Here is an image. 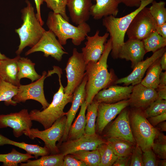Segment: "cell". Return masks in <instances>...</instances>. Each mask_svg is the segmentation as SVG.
I'll list each match as a JSON object with an SVG mask.
<instances>
[{
    "instance_id": "cell-15",
    "label": "cell",
    "mask_w": 166,
    "mask_h": 166,
    "mask_svg": "<svg viewBox=\"0 0 166 166\" xmlns=\"http://www.w3.org/2000/svg\"><path fill=\"white\" fill-rule=\"evenodd\" d=\"M129 105L128 99L113 103H99L96 124L97 132L101 134L107 125Z\"/></svg>"
},
{
    "instance_id": "cell-10",
    "label": "cell",
    "mask_w": 166,
    "mask_h": 166,
    "mask_svg": "<svg viewBox=\"0 0 166 166\" xmlns=\"http://www.w3.org/2000/svg\"><path fill=\"white\" fill-rule=\"evenodd\" d=\"M47 73L43 71L41 78L35 82L28 85H20L18 87L17 93L12 99L17 103L25 102L28 100H33L39 102L44 109L49 105L45 96L44 82Z\"/></svg>"
},
{
    "instance_id": "cell-34",
    "label": "cell",
    "mask_w": 166,
    "mask_h": 166,
    "mask_svg": "<svg viewBox=\"0 0 166 166\" xmlns=\"http://www.w3.org/2000/svg\"><path fill=\"white\" fill-rule=\"evenodd\" d=\"M99 103L93 101L88 104L87 107V114L86 116L85 134L93 135L96 133V119L97 115V109Z\"/></svg>"
},
{
    "instance_id": "cell-9",
    "label": "cell",
    "mask_w": 166,
    "mask_h": 166,
    "mask_svg": "<svg viewBox=\"0 0 166 166\" xmlns=\"http://www.w3.org/2000/svg\"><path fill=\"white\" fill-rule=\"evenodd\" d=\"M157 25L149 8L146 6L134 17L126 34L129 39L142 41L156 31Z\"/></svg>"
},
{
    "instance_id": "cell-35",
    "label": "cell",
    "mask_w": 166,
    "mask_h": 166,
    "mask_svg": "<svg viewBox=\"0 0 166 166\" xmlns=\"http://www.w3.org/2000/svg\"><path fill=\"white\" fill-rule=\"evenodd\" d=\"M71 154L84 162L87 166H99L101 157L97 149L92 151L80 150Z\"/></svg>"
},
{
    "instance_id": "cell-21",
    "label": "cell",
    "mask_w": 166,
    "mask_h": 166,
    "mask_svg": "<svg viewBox=\"0 0 166 166\" xmlns=\"http://www.w3.org/2000/svg\"><path fill=\"white\" fill-rule=\"evenodd\" d=\"M87 81L86 74L80 85L77 87L73 93V99L71 107L67 112L66 122L65 128L63 136L59 143L67 140L69 130L72 122L80 106L85 100L86 97L85 85Z\"/></svg>"
},
{
    "instance_id": "cell-43",
    "label": "cell",
    "mask_w": 166,
    "mask_h": 166,
    "mask_svg": "<svg viewBox=\"0 0 166 166\" xmlns=\"http://www.w3.org/2000/svg\"><path fill=\"white\" fill-rule=\"evenodd\" d=\"M63 166H87L83 161L76 158L72 154L64 156Z\"/></svg>"
},
{
    "instance_id": "cell-25",
    "label": "cell",
    "mask_w": 166,
    "mask_h": 166,
    "mask_svg": "<svg viewBox=\"0 0 166 166\" xmlns=\"http://www.w3.org/2000/svg\"><path fill=\"white\" fill-rule=\"evenodd\" d=\"M5 144L13 145L22 148L26 151L27 153L34 155L36 159L40 156L50 154L49 150L45 146L43 147L37 144H29L24 142H17L0 134V146Z\"/></svg>"
},
{
    "instance_id": "cell-44",
    "label": "cell",
    "mask_w": 166,
    "mask_h": 166,
    "mask_svg": "<svg viewBox=\"0 0 166 166\" xmlns=\"http://www.w3.org/2000/svg\"><path fill=\"white\" fill-rule=\"evenodd\" d=\"M131 155V154L125 156L118 157L112 166H130Z\"/></svg>"
},
{
    "instance_id": "cell-38",
    "label": "cell",
    "mask_w": 166,
    "mask_h": 166,
    "mask_svg": "<svg viewBox=\"0 0 166 166\" xmlns=\"http://www.w3.org/2000/svg\"><path fill=\"white\" fill-rule=\"evenodd\" d=\"M164 113H166V101L163 99L156 100L144 110L146 118Z\"/></svg>"
},
{
    "instance_id": "cell-18",
    "label": "cell",
    "mask_w": 166,
    "mask_h": 166,
    "mask_svg": "<svg viewBox=\"0 0 166 166\" xmlns=\"http://www.w3.org/2000/svg\"><path fill=\"white\" fill-rule=\"evenodd\" d=\"M158 97L156 89L140 83L133 86L128 99L129 105L134 108L144 110L157 100Z\"/></svg>"
},
{
    "instance_id": "cell-39",
    "label": "cell",
    "mask_w": 166,
    "mask_h": 166,
    "mask_svg": "<svg viewBox=\"0 0 166 166\" xmlns=\"http://www.w3.org/2000/svg\"><path fill=\"white\" fill-rule=\"evenodd\" d=\"M152 148L153 152L162 159L166 158V136L163 134L159 133L156 136Z\"/></svg>"
},
{
    "instance_id": "cell-36",
    "label": "cell",
    "mask_w": 166,
    "mask_h": 166,
    "mask_svg": "<svg viewBox=\"0 0 166 166\" xmlns=\"http://www.w3.org/2000/svg\"><path fill=\"white\" fill-rule=\"evenodd\" d=\"M97 149L101 157L99 166H111L118 156L114 152L112 148L107 143L100 144Z\"/></svg>"
},
{
    "instance_id": "cell-1",
    "label": "cell",
    "mask_w": 166,
    "mask_h": 166,
    "mask_svg": "<svg viewBox=\"0 0 166 166\" xmlns=\"http://www.w3.org/2000/svg\"><path fill=\"white\" fill-rule=\"evenodd\" d=\"M112 49L110 38L105 44L104 50L99 60L96 62L90 61L86 65L85 100L88 104L92 102L100 91L112 85L117 80L114 71L109 72L107 69V60Z\"/></svg>"
},
{
    "instance_id": "cell-46",
    "label": "cell",
    "mask_w": 166,
    "mask_h": 166,
    "mask_svg": "<svg viewBox=\"0 0 166 166\" xmlns=\"http://www.w3.org/2000/svg\"><path fill=\"white\" fill-rule=\"evenodd\" d=\"M36 7L37 13L36 16L39 21L41 25L43 26L44 24V22L42 19L41 14V6L43 4V0H34Z\"/></svg>"
},
{
    "instance_id": "cell-24",
    "label": "cell",
    "mask_w": 166,
    "mask_h": 166,
    "mask_svg": "<svg viewBox=\"0 0 166 166\" xmlns=\"http://www.w3.org/2000/svg\"><path fill=\"white\" fill-rule=\"evenodd\" d=\"M20 57L17 55L13 58L7 57L0 60V78L18 87L21 84L18 77L17 62Z\"/></svg>"
},
{
    "instance_id": "cell-11",
    "label": "cell",
    "mask_w": 166,
    "mask_h": 166,
    "mask_svg": "<svg viewBox=\"0 0 166 166\" xmlns=\"http://www.w3.org/2000/svg\"><path fill=\"white\" fill-rule=\"evenodd\" d=\"M54 33L49 30H45L38 42L26 52L25 55L27 56L35 52L41 51L43 52L44 56H50L57 61H60L64 54H68Z\"/></svg>"
},
{
    "instance_id": "cell-20",
    "label": "cell",
    "mask_w": 166,
    "mask_h": 166,
    "mask_svg": "<svg viewBox=\"0 0 166 166\" xmlns=\"http://www.w3.org/2000/svg\"><path fill=\"white\" fill-rule=\"evenodd\" d=\"M146 52L142 41L129 39L124 42L120 50L118 58L131 62L132 69L143 60Z\"/></svg>"
},
{
    "instance_id": "cell-41",
    "label": "cell",
    "mask_w": 166,
    "mask_h": 166,
    "mask_svg": "<svg viewBox=\"0 0 166 166\" xmlns=\"http://www.w3.org/2000/svg\"><path fill=\"white\" fill-rule=\"evenodd\" d=\"M142 152L141 148L135 144L132 152L130 166H144L142 161Z\"/></svg>"
},
{
    "instance_id": "cell-5",
    "label": "cell",
    "mask_w": 166,
    "mask_h": 166,
    "mask_svg": "<svg viewBox=\"0 0 166 166\" xmlns=\"http://www.w3.org/2000/svg\"><path fill=\"white\" fill-rule=\"evenodd\" d=\"M153 0L142 1L140 5L137 9L123 17L118 18L109 15L104 17L102 25L106 28L111 39V55L113 59L118 58L120 50L124 42L126 31L134 17L143 8Z\"/></svg>"
},
{
    "instance_id": "cell-16",
    "label": "cell",
    "mask_w": 166,
    "mask_h": 166,
    "mask_svg": "<svg viewBox=\"0 0 166 166\" xmlns=\"http://www.w3.org/2000/svg\"><path fill=\"white\" fill-rule=\"evenodd\" d=\"M99 34V30H97L93 36L86 37L87 41L81 49V53L86 64L90 61L97 62L104 50L109 34L106 32L103 36Z\"/></svg>"
},
{
    "instance_id": "cell-4",
    "label": "cell",
    "mask_w": 166,
    "mask_h": 166,
    "mask_svg": "<svg viewBox=\"0 0 166 166\" xmlns=\"http://www.w3.org/2000/svg\"><path fill=\"white\" fill-rule=\"evenodd\" d=\"M26 2L27 6L21 11L22 24L20 27L15 30L20 40V44L16 52L17 55H19L26 47L31 48L35 45L45 30L37 19L31 3L28 0Z\"/></svg>"
},
{
    "instance_id": "cell-52",
    "label": "cell",
    "mask_w": 166,
    "mask_h": 166,
    "mask_svg": "<svg viewBox=\"0 0 166 166\" xmlns=\"http://www.w3.org/2000/svg\"><path fill=\"white\" fill-rule=\"evenodd\" d=\"M157 125H158V128L161 131H166V122L164 121L159 123Z\"/></svg>"
},
{
    "instance_id": "cell-53",
    "label": "cell",
    "mask_w": 166,
    "mask_h": 166,
    "mask_svg": "<svg viewBox=\"0 0 166 166\" xmlns=\"http://www.w3.org/2000/svg\"><path fill=\"white\" fill-rule=\"evenodd\" d=\"M157 166H166V160L165 159H163L157 161Z\"/></svg>"
},
{
    "instance_id": "cell-19",
    "label": "cell",
    "mask_w": 166,
    "mask_h": 166,
    "mask_svg": "<svg viewBox=\"0 0 166 166\" xmlns=\"http://www.w3.org/2000/svg\"><path fill=\"white\" fill-rule=\"evenodd\" d=\"M133 86L111 85L108 89L100 91L95 96L93 101L98 103H113L128 99Z\"/></svg>"
},
{
    "instance_id": "cell-22",
    "label": "cell",
    "mask_w": 166,
    "mask_h": 166,
    "mask_svg": "<svg viewBox=\"0 0 166 166\" xmlns=\"http://www.w3.org/2000/svg\"><path fill=\"white\" fill-rule=\"evenodd\" d=\"M93 4L92 0H67L66 6L72 22L77 25L86 22Z\"/></svg>"
},
{
    "instance_id": "cell-54",
    "label": "cell",
    "mask_w": 166,
    "mask_h": 166,
    "mask_svg": "<svg viewBox=\"0 0 166 166\" xmlns=\"http://www.w3.org/2000/svg\"><path fill=\"white\" fill-rule=\"evenodd\" d=\"M7 57L4 54H2L0 52V60L6 58Z\"/></svg>"
},
{
    "instance_id": "cell-6",
    "label": "cell",
    "mask_w": 166,
    "mask_h": 166,
    "mask_svg": "<svg viewBox=\"0 0 166 166\" xmlns=\"http://www.w3.org/2000/svg\"><path fill=\"white\" fill-rule=\"evenodd\" d=\"M144 110L134 108L129 112V118L133 136L136 144L143 152L152 148L154 140L159 133L149 122Z\"/></svg>"
},
{
    "instance_id": "cell-37",
    "label": "cell",
    "mask_w": 166,
    "mask_h": 166,
    "mask_svg": "<svg viewBox=\"0 0 166 166\" xmlns=\"http://www.w3.org/2000/svg\"><path fill=\"white\" fill-rule=\"evenodd\" d=\"M152 5L149 8L150 13L157 25H160L166 22V2L163 1L157 2L154 0Z\"/></svg>"
},
{
    "instance_id": "cell-14",
    "label": "cell",
    "mask_w": 166,
    "mask_h": 166,
    "mask_svg": "<svg viewBox=\"0 0 166 166\" xmlns=\"http://www.w3.org/2000/svg\"><path fill=\"white\" fill-rule=\"evenodd\" d=\"M105 136L107 138L121 139L136 144L131 126L129 112L128 109L125 108L120 113L109 127Z\"/></svg>"
},
{
    "instance_id": "cell-31",
    "label": "cell",
    "mask_w": 166,
    "mask_h": 166,
    "mask_svg": "<svg viewBox=\"0 0 166 166\" xmlns=\"http://www.w3.org/2000/svg\"><path fill=\"white\" fill-rule=\"evenodd\" d=\"M107 143L112 148L115 154L118 157L132 154L135 144L128 141L117 138H107Z\"/></svg>"
},
{
    "instance_id": "cell-50",
    "label": "cell",
    "mask_w": 166,
    "mask_h": 166,
    "mask_svg": "<svg viewBox=\"0 0 166 166\" xmlns=\"http://www.w3.org/2000/svg\"><path fill=\"white\" fill-rule=\"evenodd\" d=\"M158 86H166V71H162L160 73L159 77V84Z\"/></svg>"
},
{
    "instance_id": "cell-45",
    "label": "cell",
    "mask_w": 166,
    "mask_h": 166,
    "mask_svg": "<svg viewBox=\"0 0 166 166\" xmlns=\"http://www.w3.org/2000/svg\"><path fill=\"white\" fill-rule=\"evenodd\" d=\"M166 120V113L148 118V121L153 127Z\"/></svg>"
},
{
    "instance_id": "cell-13",
    "label": "cell",
    "mask_w": 166,
    "mask_h": 166,
    "mask_svg": "<svg viewBox=\"0 0 166 166\" xmlns=\"http://www.w3.org/2000/svg\"><path fill=\"white\" fill-rule=\"evenodd\" d=\"M32 121L28 110L23 109L18 112L0 115V128H11L14 136L18 138L24 131L31 128Z\"/></svg>"
},
{
    "instance_id": "cell-42",
    "label": "cell",
    "mask_w": 166,
    "mask_h": 166,
    "mask_svg": "<svg viewBox=\"0 0 166 166\" xmlns=\"http://www.w3.org/2000/svg\"><path fill=\"white\" fill-rule=\"evenodd\" d=\"M142 161L144 166H157V160L155 153L152 148L143 152Z\"/></svg>"
},
{
    "instance_id": "cell-27",
    "label": "cell",
    "mask_w": 166,
    "mask_h": 166,
    "mask_svg": "<svg viewBox=\"0 0 166 166\" xmlns=\"http://www.w3.org/2000/svg\"><path fill=\"white\" fill-rule=\"evenodd\" d=\"M35 65L27 57H20L17 62L18 79L20 81L22 78H27L33 82L40 79L42 75L38 74L36 71Z\"/></svg>"
},
{
    "instance_id": "cell-17",
    "label": "cell",
    "mask_w": 166,
    "mask_h": 166,
    "mask_svg": "<svg viewBox=\"0 0 166 166\" xmlns=\"http://www.w3.org/2000/svg\"><path fill=\"white\" fill-rule=\"evenodd\" d=\"M165 51L166 48L165 47L153 53L151 57L138 63L129 75L117 80L114 83H123L126 86L131 84L134 86L140 83L146 71L153 62L160 58Z\"/></svg>"
},
{
    "instance_id": "cell-33",
    "label": "cell",
    "mask_w": 166,
    "mask_h": 166,
    "mask_svg": "<svg viewBox=\"0 0 166 166\" xmlns=\"http://www.w3.org/2000/svg\"><path fill=\"white\" fill-rule=\"evenodd\" d=\"M146 53L152 52L153 53L166 45V38H165L156 31L151 33L142 40Z\"/></svg>"
},
{
    "instance_id": "cell-51",
    "label": "cell",
    "mask_w": 166,
    "mask_h": 166,
    "mask_svg": "<svg viewBox=\"0 0 166 166\" xmlns=\"http://www.w3.org/2000/svg\"><path fill=\"white\" fill-rule=\"evenodd\" d=\"M160 63L162 70L166 69V51L160 58Z\"/></svg>"
},
{
    "instance_id": "cell-12",
    "label": "cell",
    "mask_w": 166,
    "mask_h": 166,
    "mask_svg": "<svg viewBox=\"0 0 166 166\" xmlns=\"http://www.w3.org/2000/svg\"><path fill=\"white\" fill-rule=\"evenodd\" d=\"M107 143V140L96 133L93 135L85 133L77 139L63 142L57 146L60 153L65 156L80 150H96L100 144Z\"/></svg>"
},
{
    "instance_id": "cell-23",
    "label": "cell",
    "mask_w": 166,
    "mask_h": 166,
    "mask_svg": "<svg viewBox=\"0 0 166 166\" xmlns=\"http://www.w3.org/2000/svg\"><path fill=\"white\" fill-rule=\"evenodd\" d=\"M90 10V15L93 19L99 20L109 15L117 16L119 12L120 0H94Z\"/></svg>"
},
{
    "instance_id": "cell-49",
    "label": "cell",
    "mask_w": 166,
    "mask_h": 166,
    "mask_svg": "<svg viewBox=\"0 0 166 166\" xmlns=\"http://www.w3.org/2000/svg\"><path fill=\"white\" fill-rule=\"evenodd\" d=\"M156 31L162 37L166 38V22L157 25Z\"/></svg>"
},
{
    "instance_id": "cell-47",
    "label": "cell",
    "mask_w": 166,
    "mask_h": 166,
    "mask_svg": "<svg viewBox=\"0 0 166 166\" xmlns=\"http://www.w3.org/2000/svg\"><path fill=\"white\" fill-rule=\"evenodd\" d=\"M121 3L129 7L138 8L141 4L142 1L147 0H120Z\"/></svg>"
},
{
    "instance_id": "cell-29",
    "label": "cell",
    "mask_w": 166,
    "mask_h": 166,
    "mask_svg": "<svg viewBox=\"0 0 166 166\" xmlns=\"http://www.w3.org/2000/svg\"><path fill=\"white\" fill-rule=\"evenodd\" d=\"M64 156L61 153L41 156L39 159H29L26 163L20 164L21 166H63Z\"/></svg>"
},
{
    "instance_id": "cell-48",
    "label": "cell",
    "mask_w": 166,
    "mask_h": 166,
    "mask_svg": "<svg viewBox=\"0 0 166 166\" xmlns=\"http://www.w3.org/2000/svg\"><path fill=\"white\" fill-rule=\"evenodd\" d=\"M156 90L158 96L157 99L166 100V86H158Z\"/></svg>"
},
{
    "instance_id": "cell-26",
    "label": "cell",
    "mask_w": 166,
    "mask_h": 166,
    "mask_svg": "<svg viewBox=\"0 0 166 166\" xmlns=\"http://www.w3.org/2000/svg\"><path fill=\"white\" fill-rule=\"evenodd\" d=\"M88 105L86 101L85 100L81 106V109L78 116L70 127L67 140L77 139L85 133L86 123L85 113Z\"/></svg>"
},
{
    "instance_id": "cell-28",
    "label": "cell",
    "mask_w": 166,
    "mask_h": 166,
    "mask_svg": "<svg viewBox=\"0 0 166 166\" xmlns=\"http://www.w3.org/2000/svg\"><path fill=\"white\" fill-rule=\"evenodd\" d=\"M160 58L156 60L148 69L145 77L140 82L144 86L155 89L158 87L160 74L162 70L160 63Z\"/></svg>"
},
{
    "instance_id": "cell-7",
    "label": "cell",
    "mask_w": 166,
    "mask_h": 166,
    "mask_svg": "<svg viewBox=\"0 0 166 166\" xmlns=\"http://www.w3.org/2000/svg\"><path fill=\"white\" fill-rule=\"evenodd\" d=\"M66 122V116L57 120L49 128L44 130H39L38 128H31L24 131L23 134L31 139L38 138L45 143V147L49 150L50 154L60 153L56 144L59 141L63 135Z\"/></svg>"
},
{
    "instance_id": "cell-2",
    "label": "cell",
    "mask_w": 166,
    "mask_h": 166,
    "mask_svg": "<svg viewBox=\"0 0 166 166\" xmlns=\"http://www.w3.org/2000/svg\"><path fill=\"white\" fill-rule=\"evenodd\" d=\"M53 68L49 73L51 75L56 73L58 75L60 86L58 91L54 94L52 102L46 108L42 111L33 109L29 113L31 120L41 124L45 129L51 127L58 119L66 116L67 113L64 112V108L67 104L72 102L73 99V94L68 95L64 92V88L61 80V69L56 66Z\"/></svg>"
},
{
    "instance_id": "cell-8",
    "label": "cell",
    "mask_w": 166,
    "mask_h": 166,
    "mask_svg": "<svg viewBox=\"0 0 166 166\" xmlns=\"http://www.w3.org/2000/svg\"><path fill=\"white\" fill-rule=\"evenodd\" d=\"M86 65L82 53L74 48L65 69L67 79V85L64 89L65 93L73 94L81 84L85 74Z\"/></svg>"
},
{
    "instance_id": "cell-30",
    "label": "cell",
    "mask_w": 166,
    "mask_h": 166,
    "mask_svg": "<svg viewBox=\"0 0 166 166\" xmlns=\"http://www.w3.org/2000/svg\"><path fill=\"white\" fill-rule=\"evenodd\" d=\"M34 157L31 154L21 153L13 148L10 153L0 154V162H2L3 166H17L19 164Z\"/></svg>"
},
{
    "instance_id": "cell-32",
    "label": "cell",
    "mask_w": 166,
    "mask_h": 166,
    "mask_svg": "<svg viewBox=\"0 0 166 166\" xmlns=\"http://www.w3.org/2000/svg\"><path fill=\"white\" fill-rule=\"evenodd\" d=\"M18 89V87L0 78V101H4L6 105L16 106L17 103L12 99L17 93Z\"/></svg>"
},
{
    "instance_id": "cell-40",
    "label": "cell",
    "mask_w": 166,
    "mask_h": 166,
    "mask_svg": "<svg viewBox=\"0 0 166 166\" xmlns=\"http://www.w3.org/2000/svg\"><path fill=\"white\" fill-rule=\"evenodd\" d=\"M47 7L56 14H60L66 20L69 22V18L66 12L67 0H43Z\"/></svg>"
},
{
    "instance_id": "cell-3",
    "label": "cell",
    "mask_w": 166,
    "mask_h": 166,
    "mask_svg": "<svg viewBox=\"0 0 166 166\" xmlns=\"http://www.w3.org/2000/svg\"><path fill=\"white\" fill-rule=\"evenodd\" d=\"M46 24L49 30L54 33L62 45H66L67 40L71 39L74 45H79L91 29L86 22L75 26L66 20L59 14L53 11L49 13Z\"/></svg>"
}]
</instances>
